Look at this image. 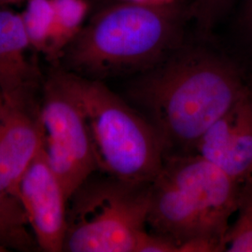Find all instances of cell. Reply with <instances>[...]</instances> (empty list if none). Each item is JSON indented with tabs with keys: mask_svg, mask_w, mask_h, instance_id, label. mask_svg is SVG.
Listing matches in <instances>:
<instances>
[{
	"mask_svg": "<svg viewBox=\"0 0 252 252\" xmlns=\"http://www.w3.org/2000/svg\"><path fill=\"white\" fill-rule=\"evenodd\" d=\"M251 90L230 58L208 43L186 39L134 76L127 95L155 128L167 155L193 153L207 129Z\"/></svg>",
	"mask_w": 252,
	"mask_h": 252,
	"instance_id": "1",
	"label": "cell"
},
{
	"mask_svg": "<svg viewBox=\"0 0 252 252\" xmlns=\"http://www.w3.org/2000/svg\"><path fill=\"white\" fill-rule=\"evenodd\" d=\"M192 4L130 0L100 10L64 49L57 64L104 81L153 67L185 40Z\"/></svg>",
	"mask_w": 252,
	"mask_h": 252,
	"instance_id": "2",
	"label": "cell"
},
{
	"mask_svg": "<svg viewBox=\"0 0 252 252\" xmlns=\"http://www.w3.org/2000/svg\"><path fill=\"white\" fill-rule=\"evenodd\" d=\"M241 186L196 153L167 154L150 184L148 225L178 245L208 238L225 248Z\"/></svg>",
	"mask_w": 252,
	"mask_h": 252,
	"instance_id": "3",
	"label": "cell"
},
{
	"mask_svg": "<svg viewBox=\"0 0 252 252\" xmlns=\"http://www.w3.org/2000/svg\"><path fill=\"white\" fill-rule=\"evenodd\" d=\"M56 66L86 118L99 171L128 182L151 183L166 155L153 125L104 81Z\"/></svg>",
	"mask_w": 252,
	"mask_h": 252,
	"instance_id": "4",
	"label": "cell"
},
{
	"mask_svg": "<svg viewBox=\"0 0 252 252\" xmlns=\"http://www.w3.org/2000/svg\"><path fill=\"white\" fill-rule=\"evenodd\" d=\"M93 176L68 199L63 252H136L147 232L151 183Z\"/></svg>",
	"mask_w": 252,
	"mask_h": 252,
	"instance_id": "5",
	"label": "cell"
},
{
	"mask_svg": "<svg viewBox=\"0 0 252 252\" xmlns=\"http://www.w3.org/2000/svg\"><path fill=\"white\" fill-rule=\"evenodd\" d=\"M38 114L48 162L69 199L99 168L86 118L56 65L42 82Z\"/></svg>",
	"mask_w": 252,
	"mask_h": 252,
	"instance_id": "6",
	"label": "cell"
},
{
	"mask_svg": "<svg viewBox=\"0 0 252 252\" xmlns=\"http://www.w3.org/2000/svg\"><path fill=\"white\" fill-rule=\"evenodd\" d=\"M19 199L38 249L63 252L68 198L43 147L20 180Z\"/></svg>",
	"mask_w": 252,
	"mask_h": 252,
	"instance_id": "7",
	"label": "cell"
},
{
	"mask_svg": "<svg viewBox=\"0 0 252 252\" xmlns=\"http://www.w3.org/2000/svg\"><path fill=\"white\" fill-rule=\"evenodd\" d=\"M193 153L240 184L252 177V89L207 129Z\"/></svg>",
	"mask_w": 252,
	"mask_h": 252,
	"instance_id": "8",
	"label": "cell"
},
{
	"mask_svg": "<svg viewBox=\"0 0 252 252\" xmlns=\"http://www.w3.org/2000/svg\"><path fill=\"white\" fill-rule=\"evenodd\" d=\"M38 104L12 105L0 120V189L19 198V183L43 147Z\"/></svg>",
	"mask_w": 252,
	"mask_h": 252,
	"instance_id": "9",
	"label": "cell"
},
{
	"mask_svg": "<svg viewBox=\"0 0 252 252\" xmlns=\"http://www.w3.org/2000/svg\"><path fill=\"white\" fill-rule=\"evenodd\" d=\"M30 49L21 14L0 6V88L10 105L36 102L41 75Z\"/></svg>",
	"mask_w": 252,
	"mask_h": 252,
	"instance_id": "10",
	"label": "cell"
},
{
	"mask_svg": "<svg viewBox=\"0 0 252 252\" xmlns=\"http://www.w3.org/2000/svg\"><path fill=\"white\" fill-rule=\"evenodd\" d=\"M54 27L46 51V60L57 64L64 49L79 34L88 11L84 0H53Z\"/></svg>",
	"mask_w": 252,
	"mask_h": 252,
	"instance_id": "11",
	"label": "cell"
},
{
	"mask_svg": "<svg viewBox=\"0 0 252 252\" xmlns=\"http://www.w3.org/2000/svg\"><path fill=\"white\" fill-rule=\"evenodd\" d=\"M29 228L20 199L0 189V245L8 252L33 251L36 240Z\"/></svg>",
	"mask_w": 252,
	"mask_h": 252,
	"instance_id": "12",
	"label": "cell"
},
{
	"mask_svg": "<svg viewBox=\"0 0 252 252\" xmlns=\"http://www.w3.org/2000/svg\"><path fill=\"white\" fill-rule=\"evenodd\" d=\"M53 0H27L26 9L21 13L31 49L45 54L54 27Z\"/></svg>",
	"mask_w": 252,
	"mask_h": 252,
	"instance_id": "13",
	"label": "cell"
},
{
	"mask_svg": "<svg viewBox=\"0 0 252 252\" xmlns=\"http://www.w3.org/2000/svg\"><path fill=\"white\" fill-rule=\"evenodd\" d=\"M236 212L226 234V252H252V177L241 186Z\"/></svg>",
	"mask_w": 252,
	"mask_h": 252,
	"instance_id": "14",
	"label": "cell"
},
{
	"mask_svg": "<svg viewBox=\"0 0 252 252\" xmlns=\"http://www.w3.org/2000/svg\"><path fill=\"white\" fill-rule=\"evenodd\" d=\"M231 0H194L193 16L201 34H209Z\"/></svg>",
	"mask_w": 252,
	"mask_h": 252,
	"instance_id": "15",
	"label": "cell"
},
{
	"mask_svg": "<svg viewBox=\"0 0 252 252\" xmlns=\"http://www.w3.org/2000/svg\"><path fill=\"white\" fill-rule=\"evenodd\" d=\"M179 245L162 234L148 231L141 237L135 252H178Z\"/></svg>",
	"mask_w": 252,
	"mask_h": 252,
	"instance_id": "16",
	"label": "cell"
},
{
	"mask_svg": "<svg viewBox=\"0 0 252 252\" xmlns=\"http://www.w3.org/2000/svg\"><path fill=\"white\" fill-rule=\"evenodd\" d=\"M243 25L252 36V0H247L244 9Z\"/></svg>",
	"mask_w": 252,
	"mask_h": 252,
	"instance_id": "17",
	"label": "cell"
},
{
	"mask_svg": "<svg viewBox=\"0 0 252 252\" xmlns=\"http://www.w3.org/2000/svg\"><path fill=\"white\" fill-rule=\"evenodd\" d=\"M11 106L12 105L9 104L3 91L0 88V120L5 116V114L8 112V110Z\"/></svg>",
	"mask_w": 252,
	"mask_h": 252,
	"instance_id": "18",
	"label": "cell"
},
{
	"mask_svg": "<svg viewBox=\"0 0 252 252\" xmlns=\"http://www.w3.org/2000/svg\"><path fill=\"white\" fill-rule=\"evenodd\" d=\"M22 0H0V6H7L9 4H15V3H19Z\"/></svg>",
	"mask_w": 252,
	"mask_h": 252,
	"instance_id": "19",
	"label": "cell"
},
{
	"mask_svg": "<svg viewBox=\"0 0 252 252\" xmlns=\"http://www.w3.org/2000/svg\"><path fill=\"white\" fill-rule=\"evenodd\" d=\"M8 252V251H7V250H6V249H5V248H4V247H3V246H1V245H0V252Z\"/></svg>",
	"mask_w": 252,
	"mask_h": 252,
	"instance_id": "20",
	"label": "cell"
}]
</instances>
